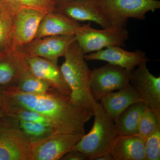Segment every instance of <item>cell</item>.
<instances>
[{"mask_svg":"<svg viewBox=\"0 0 160 160\" xmlns=\"http://www.w3.org/2000/svg\"><path fill=\"white\" fill-rule=\"evenodd\" d=\"M58 11L77 22H93L103 28L111 25L97 0H76L57 7Z\"/></svg>","mask_w":160,"mask_h":160,"instance_id":"cell-13","label":"cell"},{"mask_svg":"<svg viewBox=\"0 0 160 160\" xmlns=\"http://www.w3.org/2000/svg\"><path fill=\"white\" fill-rule=\"evenodd\" d=\"M63 160H88L86 156L81 152L72 149L62 158Z\"/></svg>","mask_w":160,"mask_h":160,"instance_id":"cell-27","label":"cell"},{"mask_svg":"<svg viewBox=\"0 0 160 160\" xmlns=\"http://www.w3.org/2000/svg\"><path fill=\"white\" fill-rule=\"evenodd\" d=\"M85 55L77 42L74 41L67 49L60 68L71 91V102L80 107L93 109L94 98L89 88L91 70L86 62Z\"/></svg>","mask_w":160,"mask_h":160,"instance_id":"cell-2","label":"cell"},{"mask_svg":"<svg viewBox=\"0 0 160 160\" xmlns=\"http://www.w3.org/2000/svg\"><path fill=\"white\" fill-rule=\"evenodd\" d=\"M15 10L4 3L0 12V53L11 50Z\"/></svg>","mask_w":160,"mask_h":160,"instance_id":"cell-20","label":"cell"},{"mask_svg":"<svg viewBox=\"0 0 160 160\" xmlns=\"http://www.w3.org/2000/svg\"><path fill=\"white\" fill-rule=\"evenodd\" d=\"M160 127V120L149 107L146 106L139 124L138 135L145 141L147 138Z\"/></svg>","mask_w":160,"mask_h":160,"instance_id":"cell-24","label":"cell"},{"mask_svg":"<svg viewBox=\"0 0 160 160\" xmlns=\"http://www.w3.org/2000/svg\"><path fill=\"white\" fill-rule=\"evenodd\" d=\"M76 41L75 34L51 36L34 39L18 49L24 55L33 56L58 62L65 56L70 45Z\"/></svg>","mask_w":160,"mask_h":160,"instance_id":"cell-10","label":"cell"},{"mask_svg":"<svg viewBox=\"0 0 160 160\" xmlns=\"http://www.w3.org/2000/svg\"><path fill=\"white\" fill-rule=\"evenodd\" d=\"M94 121L89 132L83 136L73 149L81 152L88 160L97 158L110 152L118 134L114 121L105 111L99 101L92 102Z\"/></svg>","mask_w":160,"mask_h":160,"instance_id":"cell-3","label":"cell"},{"mask_svg":"<svg viewBox=\"0 0 160 160\" xmlns=\"http://www.w3.org/2000/svg\"><path fill=\"white\" fill-rule=\"evenodd\" d=\"M52 1H53V0H52Z\"/></svg>","mask_w":160,"mask_h":160,"instance_id":"cell-32","label":"cell"},{"mask_svg":"<svg viewBox=\"0 0 160 160\" xmlns=\"http://www.w3.org/2000/svg\"><path fill=\"white\" fill-rule=\"evenodd\" d=\"M110 152L114 160H145V141L137 134L118 135Z\"/></svg>","mask_w":160,"mask_h":160,"instance_id":"cell-17","label":"cell"},{"mask_svg":"<svg viewBox=\"0 0 160 160\" xmlns=\"http://www.w3.org/2000/svg\"><path fill=\"white\" fill-rule=\"evenodd\" d=\"M146 106L143 101L137 102L120 113L114 122L118 135L137 134L140 119Z\"/></svg>","mask_w":160,"mask_h":160,"instance_id":"cell-19","label":"cell"},{"mask_svg":"<svg viewBox=\"0 0 160 160\" xmlns=\"http://www.w3.org/2000/svg\"><path fill=\"white\" fill-rule=\"evenodd\" d=\"M141 101L142 100L130 84L118 91L107 93L99 100L103 109L114 122L128 106Z\"/></svg>","mask_w":160,"mask_h":160,"instance_id":"cell-16","label":"cell"},{"mask_svg":"<svg viewBox=\"0 0 160 160\" xmlns=\"http://www.w3.org/2000/svg\"><path fill=\"white\" fill-rule=\"evenodd\" d=\"M18 120V126L30 143L45 139L55 132L53 127L41 123Z\"/></svg>","mask_w":160,"mask_h":160,"instance_id":"cell-22","label":"cell"},{"mask_svg":"<svg viewBox=\"0 0 160 160\" xmlns=\"http://www.w3.org/2000/svg\"><path fill=\"white\" fill-rule=\"evenodd\" d=\"M84 135L54 132L45 139L31 143L30 160H58L71 151Z\"/></svg>","mask_w":160,"mask_h":160,"instance_id":"cell-7","label":"cell"},{"mask_svg":"<svg viewBox=\"0 0 160 160\" xmlns=\"http://www.w3.org/2000/svg\"><path fill=\"white\" fill-rule=\"evenodd\" d=\"M147 62L140 63L132 70L130 84L160 120V77L149 72Z\"/></svg>","mask_w":160,"mask_h":160,"instance_id":"cell-8","label":"cell"},{"mask_svg":"<svg viewBox=\"0 0 160 160\" xmlns=\"http://www.w3.org/2000/svg\"><path fill=\"white\" fill-rule=\"evenodd\" d=\"M15 86L23 92L29 93H45L52 89L48 83L35 76L26 62Z\"/></svg>","mask_w":160,"mask_h":160,"instance_id":"cell-21","label":"cell"},{"mask_svg":"<svg viewBox=\"0 0 160 160\" xmlns=\"http://www.w3.org/2000/svg\"><path fill=\"white\" fill-rule=\"evenodd\" d=\"M111 26L126 28L129 18L144 20L146 13L160 8L158 0H97Z\"/></svg>","mask_w":160,"mask_h":160,"instance_id":"cell-4","label":"cell"},{"mask_svg":"<svg viewBox=\"0 0 160 160\" xmlns=\"http://www.w3.org/2000/svg\"><path fill=\"white\" fill-rule=\"evenodd\" d=\"M5 2L3 1V0H0V12L2 10V9L3 6H4Z\"/></svg>","mask_w":160,"mask_h":160,"instance_id":"cell-31","label":"cell"},{"mask_svg":"<svg viewBox=\"0 0 160 160\" xmlns=\"http://www.w3.org/2000/svg\"><path fill=\"white\" fill-rule=\"evenodd\" d=\"M25 64L24 55L18 50L0 53V86H15Z\"/></svg>","mask_w":160,"mask_h":160,"instance_id":"cell-18","label":"cell"},{"mask_svg":"<svg viewBox=\"0 0 160 160\" xmlns=\"http://www.w3.org/2000/svg\"><path fill=\"white\" fill-rule=\"evenodd\" d=\"M131 72L109 63L91 70L89 88L94 99L99 101L107 93L128 86Z\"/></svg>","mask_w":160,"mask_h":160,"instance_id":"cell-6","label":"cell"},{"mask_svg":"<svg viewBox=\"0 0 160 160\" xmlns=\"http://www.w3.org/2000/svg\"><path fill=\"white\" fill-rule=\"evenodd\" d=\"M122 47L115 46L105 48L98 51L85 54V58L88 61H105L131 71L140 63L149 61L144 52L140 50L129 51Z\"/></svg>","mask_w":160,"mask_h":160,"instance_id":"cell-14","label":"cell"},{"mask_svg":"<svg viewBox=\"0 0 160 160\" xmlns=\"http://www.w3.org/2000/svg\"><path fill=\"white\" fill-rule=\"evenodd\" d=\"M95 160H114V159L109 152L100 156Z\"/></svg>","mask_w":160,"mask_h":160,"instance_id":"cell-29","label":"cell"},{"mask_svg":"<svg viewBox=\"0 0 160 160\" xmlns=\"http://www.w3.org/2000/svg\"><path fill=\"white\" fill-rule=\"evenodd\" d=\"M145 160H160V127L145 141Z\"/></svg>","mask_w":160,"mask_h":160,"instance_id":"cell-26","label":"cell"},{"mask_svg":"<svg viewBox=\"0 0 160 160\" xmlns=\"http://www.w3.org/2000/svg\"><path fill=\"white\" fill-rule=\"evenodd\" d=\"M81 26L79 22L62 14L57 9L46 13L40 22L34 39L51 36L75 34Z\"/></svg>","mask_w":160,"mask_h":160,"instance_id":"cell-15","label":"cell"},{"mask_svg":"<svg viewBox=\"0 0 160 160\" xmlns=\"http://www.w3.org/2000/svg\"><path fill=\"white\" fill-rule=\"evenodd\" d=\"M31 148L18 125L0 127V160H30Z\"/></svg>","mask_w":160,"mask_h":160,"instance_id":"cell-11","label":"cell"},{"mask_svg":"<svg viewBox=\"0 0 160 160\" xmlns=\"http://www.w3.org/2000/svg\"><path fill=\"white\" fill-rule=\"evenodd\" d=\"M53 1L55 3L57 7L58 6H61V5L70 2L76 1V0H53Z\"/></svg>","mask_w":160,"mask_h":160,"instance_id":"cell-30","label":"cell"},{"mask_svg":"<svg viewBox=\"0 0 160 160\" xmlns=\"http://www.w3.org/2000/svg\"><path fill=\"white\" fill-rule=\"evenodd\" d=\"M14 9L11 50H17L34 39L40 22L46 12L32 8Z\"/></svg>","mask_w":160,"mask_h":160,"instance_id":"cell-9","label":"cell"},{"mask_svg":"<svg viewBox=\"0 0 160 160\" xmlns=\"http://www.w3.org/2000/svg\"><path fill=\"white\" fill-rule=\"evenodd\" d=\"M2 104L30 109L51 122L55 132L84 135L86 122L93 116V109L75 105L70 98L52 89L42 93L23 92L16 86L3 88Z\"/></svg>","mask_w":160,"mask_h":160,"instance_id":"cell-1","label":"cell"},{"mask_svg":"<svg viewBox=\"0 0 160 160\" xmlns=\"http://www.w3.org/2000/svg\"><path fill=\"white\" fill-rule=\"evenodd\" d=\"M2 105L6 115L12 118L52 126L47 118L36 112L22 107Z\"/></svg>","mask_w":160,"mask_h":160,"instance_id":"cell-23","label":"cell"},{"mask_svg":"<svg viewBox=\"0 0 160 160\" xmlns=\"http://www.w3.org/2000/svg\"><path fill=\"white\" fill-rule=\"evenodd\" d=\"M24 56L28 68L35 76L48 83L52 89L70 98L71 91L58 62L37 56Z\"/></svg>","mask_w":160,"mask_h":160,"instance_id":"cell-12","label":"cell"},{"mask_svg":"<svg viewBox=\"0 0 160 160\" xmlns=\"http://www.w3.org/2000/svg\"><path fill=\"white\" fill-rule=\"evenodd\" d=\"M3 88L0 87V126L11 123L12 119L6 115L3 109L2 100V90Z\"/></svg>","mask_w":160,"mask_h":160,"instance_id":"cell-28","label":"cell"},{"mask_svg":"<svg viewBox=\"0 0 160 160\" xmlns=\"http://www.w3.org/2000/svg\"><path fill=\"white\" fill-rule=\"evenodd\" d=\"M14 9L32 8L47 12L57 10L55 3L52 0H3Z\"/></svg>","mask_w":160,"mask_h":160,"instance_id":"cell-25","label":"cell"},{"mask_svg":"<svg viewBox=\"0 0 160 160\" xmlns=\"http://www.w3.org/2000/svg\"><path fill=\"white\" fill-rule=\"evenodd\" d=\"M75 36L76 41L86 54L112 46L123 47L129 38V33L126 28L116 26L94 29L89 23L80 26Z\"/></svg>","mask_w":160,"mask_h":160,"instance_id":"cell-5","label":"cell"}]
</instances>
